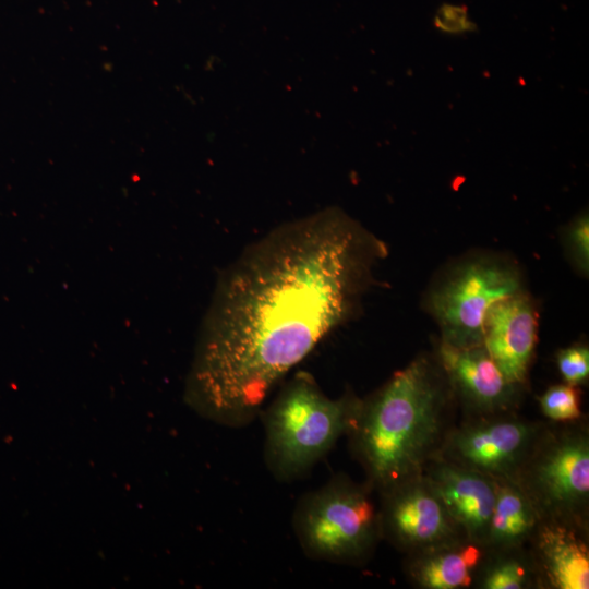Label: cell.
<instances>
[{
    "instance_id": "cell-14",
    "label": "cell",
    "mask_w": 589,
    "mask_h": 589,
    "mask_svg": "<svg viewBox=\"0 0 589 589\" xmlns=\"http://www.w3.org/2000/svg\"><path fill=\"white\" fill-rule=\"evenodd\" d=\"M496 497L492 510L485 546L512 550L531 538L541 516L531 498L513 480H495Z\"/></svg>"
},
{
    "instance_id": "cell-9",
    "label": "cell",
    "mask_w": 589,
    "mask_h": 589,
    "mask_svg": "<svg viewBox=\"0 0 589 589\" xmlns=\"http://www.w3.org/2000/svg\"><path fill=\"white\" fill-rule=\"evenodd\" d=\"M538 313L524 291L491 306L483 327V346L515 385L524 384L533 356Z\"/></svg>"
},
{
    "instance_id": "cell-16",
    "label": "cell",
    "mask_w": 589,
    "mask_h": 589,
    "mask_svg": "<svg viewBox=\"0 0 589 589\" xmlns=\"http://www.w3.org/2000/svg\"><path fill=\"white\" fill-rule=\"evenodd\" d=\"M539 401L544 416L553 421H572L581 414L579 392L567 383L549 387Z\"/></svg>"
},
{
    "instance_id": "cell-3",
    "label": "cell",
    "mask_w": 589,
    "mask_h": 589,
    "mask_svg": "<svg viewBox=\"0 0 589 589\" xmlns=\"http://www.w3.org/2000/svg\"><path fill=\"white\" fill-rule=\"evenodd\" d=\"M361 398L346 392L328 397L305 371L297 372L263 407V456L276 481L289 483L308 474L347 435Z\"/></svg>"
},
{
    "instance_id": "cell-6",
    "label": "cell",
    "mask_w": 589,
    "mask_h": 589,
    "mask_svg": "<svg viewBox=\"0 0 589 589\" xmlns=\"http://www.w3.org/2000/svg\"><path fill=\"white\" fill-rule=\"evenodd\" d=\"M515 481L541 519L579 522L589 497V441L582 430L540 435Z\"/></svg>"
},
{
    "instance_id": "cell-17",
    "label": "cell",
    "mask_w": 589,
    "mask_h": 589,
    "mask_svg": "<svg viewBox=\"0 0 589 589\" xmlns=\"http://www.w3.org/2000/svg\"><path fill=\"white\" fill-rule=\"evenodd\" d=\"M558 371L565 383L577 386L589 375V350L585 345H575L560 350L556 356Z\"/></svg>"
},
{
    "instance_id": "cell-15",
    "label": "cell",
    "mask_w": 589,
    "mask_h": 589,
    "mask_svg": "<svg viewBox=\"0 0 589 589\" xmlns=\"http://www.w3.org/2000/svg\"><path fill=\"white\" fill-rule=\"evenodd\" d=\"M532 568L518 555H502L485 568L481 587L485 589H521L530 585Z\"/></svg>"
},
{
    "instance_id": "cell-8",
    "label": "cell",
    "mask_w": 589,
    "mask_h": 589,
    "mask_svg": "<svg viewBox=\"0 0 589 589\" xmlns=\"http://www.w3.org/2000/svg\"><path fill=\"white\" fill-rule=\"evenodd\" d=\"M380 494L382 536L398 549L411 554L465 537L423 473Z\"/></svg>"
},
{
    "instance_id": "cell-4",
    "label": "cell",
    "mask_w": 589,
    "mask_h": 589,
    "mask_svg": "<svg viewBox=\"0 0 589 589\" xmlns=\"http://www.w3.org/2000/svg\"><path fill=\"white\" fill-rule=\"evenodd\" d=\"M372 491L368 482L336 474L302 495L292 514V528L303 553L327 563H364L383 538Z\"/></svg>"
},
{
    "instance_id": "cell-18",
    "label": "cell",
    "mask_w": 589,
    "mask_h": 589,
    "mask_svg": "<svg viewBox=\"0 0 589 589\" xmlns=\"http://www.w3.org/2000/svg\"><path fill=\"white\" fill-rule=\"evenodd\" d=\"M567 247L577 267L585 274L589 268L588 215L575 219L567 229Z\"/></svg>"
},
{
    "instance_id": "cell-11",
    "label": "cell",
    "mask_w": 589,
    "mask_h": 589,
    "mask_svg": "<svg viewBox=\"0 0 589 589\" xmlns=\"http://www.w3.org/2000/svg\"><path fill=\"white\" fill-rule=\"evenodd\" d=\"M423 474L465 537L485 546L496 497L495 480L445 459H432Z\"/></svg>"
},
{
    "instance_id": "cell-1",
    "label": "cell",
    "mask_w": 589,
    "mask_h": 589,
    "mask_svg": "<svg viewBox=\"0 0 589 589\" xmlns=\"http://www.w3.org/2000/svg\"><path fill=\"white\" fill-rule=\"evenodd\" d=\"M386 253L337 207L249 244L217 284L187 382L189 405L224 426L252 423L285 376L356 312Z\"/></svg>"
},
{
    "instance_id": "cell-5",
    "label": "cell",
    "mask_w": 589,
    "mask_h": 589,
    "mask_svg": "<svg viewBox=\"0 0 589 589\" xmlns=\"http://www.w3.org/2000/svg\"><path fill=\"white\" fill-rule=\"evenodd\" d=\"M515 264L497 257L466 260L430 290L428 308L442 342L457 348L483 345L484 318L492 305L524 291Z\"/></svg>"
},
{
    "instance_id": "cell-7",
    "label": "cell",
    "mask_w": 589,
    "mask_h": 589,
    "mask_svg": "<svg viewBox=\"0 0 589 589\" xmlns=\"http://www.w3.org/2000/svg\"><path fill=\"white\" fill-rule=\"evenodd\" d=\"M540 435L538 424L493 413L449 433L444 459L494 480L515 481Z\"/></svg>"
},
{
    "instance_id": "cell-19",
    "label": "cell",
    "mask_w": 589,
    "mask_h": 589,
    "mask_svg": "<svg viewBox=\"0 0 589 589\" xmlns=\"http://www.w3.org/2000/svg\"><path fill=\"white\" fill-rule=\"evenodd\" d=\"M436 28L447 34H462L476 31V24L469 20L465 5L443 4L435 14Z\"/></svg>"
},
{
    "instance_id": "cell-13",
    "label": "cell",
    "mask_w": 589,
    "mask_h": 589,
    "mask_svg": "<svg viewBox=\"0 0 589 589\" xmlns=\"http://www.w3.org/2000/svg\"><path fill=\"white\" fill-rule=\"evenodd\" d=\"M483 546L460 537L411 553L408 574L416 584L426 589L468 587L482 562Z\"/></svg>"
},
{
    "instance_id": "cell-2",
    "label": "cell",
    "mask_w": 589,
    "mask_h": 589,
    "mask_svg": "<svg viewBox=\"0 0 589 589\" xmlns=\"http://www.w3.org/2000/svg\"><path fill=\"white\" fill-rule=\"evenodd\" d=\"M449 390L440 362L418 357L361 399L346 436L373 490L423 473L442 437Z\"/></svg>"
},
{
    "instance_id": "cell-12",
    "label": "cell",
    "mask_w": 589,
    "mask_h": 589,
    "mask_svg": "<svg viewBox=\"0 0 589 589\" xmlns=\"http://www.w3.org/2000/svg\"><path fill=\"white\" fill-rule=\"evenodd\" d=\"M577 522L541 519L536 531V557L552 588H589V551Z\"/></svg>"
},
{
    "instance_id": "cell-10",
    "label": "cell",
    "mask_w": 589,
    "mask_h": 589,
    "mask_svg": "<svg viewBox=\"0 0 589 589\" xmlns=\"http://www.w3.org/2000/svg\"><path fill=\"white\" fill-rule=\"evenodd\" d=\"M438 362L450 389L472 410L493 414L515 404L519 386L503 374L483 345L457 348L441 342Z\"/></svg>"
}]
</instances>
